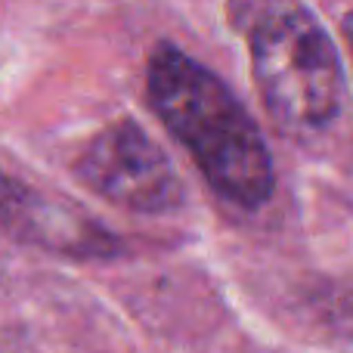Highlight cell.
Listing matches in <instances>:
<instances>
[{
  "instance_id": "obj_1",
  "label": "cell",
  "mask_w": 353,
  "mask_h": 353,
  "mask_svg": "<svg viewBox=\"0 0 353 353\" xmlns=\"http://www.w3.org/2000/svg\"><path fill=\"white\" fill-rule=\"evenodd\" d=\"M146 93L220 199L242 211L267 205L276 189L273 155L248 109L211 68L174 43H159L146 65Z\"/></svg>"
},
{
  "instance_id": "obj_2",
  "label": "cell",
  "mask_w": 353,
  "mask_h": 353,
  "mask_svg": "<svg viewBox=\"0 0 353 353\" xmlns=\"http://www.w3.org/2000/svg\"><path fill=\"white\" fill-rule=\"evenodd\" d=\"M230 22L248 41L251 74L273 124L294 143L335 128L344 68L329 31L301 0H230Z\"/></svg>"
},
{
  "instance_id": "obj_3",
  "label": "cell",
  "mask_w": 353,
  "mask_h": 353,
  "mask_svg": "<svg viewBox=\"0 0 353 353\" xmlns=\"http://www.w3.org/2000/svg\"><path fill=\"white\" fill-rule=\"evenodd\" d=\"M72 171L99 199L134 214H168L186 201L165 149L130 118L99 130L81 149Z\"/></svg>"
},
{
  "instance_id": "obj_4",
  "label": "cell",
  "mask_w": 353,
  "mask_h": 353,
  "mask_svg": "<svg viewBox=\"0 0 353 353\" xmlns=\"http://www.w3.org/2000/svg\"><path fill=\"white\" fill-rule=\"evenodd\" d=\"M53 195H41L0 168V232L34 245L47 223Z\"/></svg>"
},
{
  "instance_id": "obj_5",
  "label": "cell",
  "mask_w": 353,
  "mask_h": 353,
  "mask_svg": "<svg viewBox=\"0 0 353 353\" xmlns=\"http://www.w3.org/2000/svg\"><path fill=\"white\" fill-rule=\"evenodd\" d=\"M341 31H344V41H347V47H350V56H353V10L344 16V22H341Z\"/></svg>"
}]
</instances>
